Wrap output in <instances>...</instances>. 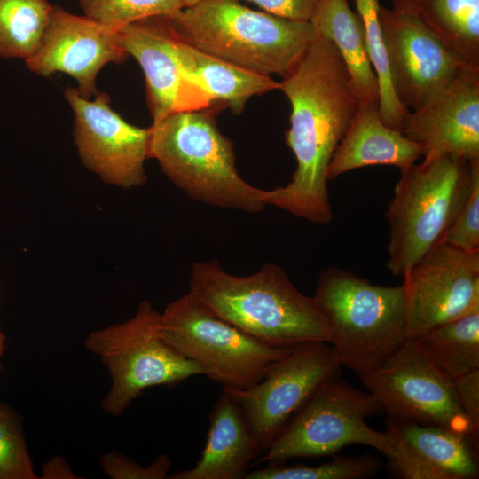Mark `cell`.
Instances as JSON below:
<instances>
[{"label":"cell","mask_w":479,"mask_h":479,"mask_svg":"<svg viewBox=\"0 0 479 479\" xmlns=\"http://www.w3.org/2000/svg\"><path fill=\"white\" fill-rule=\"evenodd\" d=\"M472 180L468 195L444 239L466 252L479 251V158L470 160Z\"/></svg>","instance_id":"cell-30"},{"label":"cell","mask_w":479,"mask_h":479,"mask_svg":"<svg viewBox=\"0 0 479 479\" xmlns=\"http://www.w3.org/2000/svg\"><path fill=\"white\" fill-rule=\"evenodd\" d=\"M385 218L389 224L386 266L404 275L434 247L461 209L470 190V161L443 155L400 170Z\"/></svg>","instance_id":"cell-6"},{"label":"cell","mask_w":479,"mask_h":479,"mask_svg":"<svg viewBox=\"0 0 479 479\" xmlns=\"http://www.w3.org/2000/svg\"><path fill=\"white\" fill-rule=\"evenodd\" d=\"M118 31L53 5L40 44L25 60L26 66L43 76L57 72L72 76L80 95L90 99L98 92L96 79L101 68L109 63L122 64L130 57Z\"/></svg>","instance_id":"cell-15"},{"label":"cell","mask_w":479,"mask_h":479,"mask_svg":"<svg viewBox=\"0 0 479 479\" xmlns=\"http://www.w3.org/2000/svg\"><path fill=\"white\" fill-rule=\"evenodd\" d=\"M41 478H77L67 462L61 457H54L43 467Z\"/></svg>","instance_id":"cell-34"},{"label":"cell","mask_w":479,"mask_h":479,"mask_svg":"<svg viewBox=\"0 0 479 479\" xmlns=\"http://www.w3.org/2000/svg\"><path fill=\"white\" fill-rule=\"evenodd\" d=\"M390 449L385 456L389 477L477 479L479 438L444 427L387 418Z\"/></svg>","instance_id":"cell-17"},{"label":"cell","mask_w":479,"mask_h":479,"mask_svg":"<svg viewBox=\"0 0 479 479\" xmlns=\"http://www.w3.org/2000/svg\"><path fill=\"white\" fill-rule=\"evenodd\" d=\"M160 315L148 301L139 303L129 320L90 333L86 348L106 366L112 385L102 408L119 416L143 390L175 385L193 376H205L204 368L173 349L162 339Z\"/></svg>","instance_id":"cell-8"},{"label":"cell","mask_w":479,"mask_h":479,"mask_svg":"<svg viewBox=\"0 0 479 479\" xmlns=\"http://www.w3.org/2000/svg\"><path fill=\"white\" fill-rule=\"evenodd\" d=\"M219 106L172 114L149 127L148 158L188 197L247 213L266 206L263 189L237 171L234 145L216 122Z\"/></svg>","instance_id":"cell-4"},{"label":"cell","mask_w":479,"mask_h":479,"mask_svg":"<svg viewBox=\"0 0 479 479\" xmlns=\"http://www.w3.org/2000/svg\"><path fill=\"white\" fill-rule=\"evenodd\" d=\"M162 339L200 365L223 388L245 389L258 383L294 348L267 345L224 319L188 292L160 315Z\"/></svg>","instance_id":"cell-7"},{"label":"cell","mask_w":479,"mask_h":479,"mask_svg":"<svg viewBox=\"0 0 479 479\" xmlns=\"http://www.w3.org/2000/svg\"><path fill=\"white\" fill-rule=\"evenodd\" d=\"M314 298L326 316L342 366L357 376L381 367L405 343V286L373 285L337 267L319 276Z\"/></svg>","instance_id":"cell-5"},{"label":"cell","mask_w":479,"mask_h":479,"mask_svg":"<svg viewBox=\"0 0 479 479\" xmlns=\"http://www.w3.org/2000/svg\"><path fill=\"white\" fill-rule=\"evenodd\" d=\"M453 385L466 417L479 436V369L453 380Z\"/></svg>","instance_id":"cell-32"},{"label":"cell","mask_w":479,"mask_h":479,"mask_svg":"<svg viewBox=\"0 0 479 479\" xmlns=\"http://www.w3.org/2000/svg\"><path fill=\"white\" fill-rule=\"evenodd\" d=\"M341 374L342 365L330 343L305 342L294 346L255 385L223 390L240 406L264 452L316 389Z\"/></svg>","instance_id":"cell-11"},{"label":"cell","mask_w":479,"mask_h":479,"mask_svg":"<svg viewBox=\"0 0 479 479\" xmlns=\"http://www.w3.org/2000/svg\"><path fill=\"white\" fill-rule=\"evenodd\" d=\"M288 20L310 21L321 0H245Z\"/></svg>","instance_id":"cell-33"},{"label":"cell","mask_w":479,"mask_h":479,"mask_svg":"<svg viewBox=\"0 0 479 479\" xmlns=\"http://www.w3.org/2000/svg\"><path fill=\"white\" fill-rule=\"evenodd\" d=\"M78 1L85 16L118 30L147 17H172L184 8L181 0Z\"/></svg>","instance_id":"cell-28"},{"label":"cell","mask_w":479,"mask_h":479,"mask_svg":"<svg viewBox=\"0 0 479 479\" xmlns=\"http://www.w3.org/2000/svg\"><path fill=\"white\" fill-rule=\"evenodd\" d=\"M412 12L452 53L479 67V0H393Z\"/></svg>","instance_id":"cell-23"},{"label":"cell","mask_w":479,"mask_h":479,"mask_svg":"<svg viewBox=\"0 0 479 479\" xmlns=\"http://www.w3.org/2000/svg\"><path fill=\"white\" fill-rule=\"evenodd\" d=\"M379 19L394 91L409 111L444 90L467 67L412 12L380 6Z\"/></svg>","instance_id":"cell-13"},{"label":"cell","mask_w":479,"mask_h":479,"mask_svg":"<svg viewBox=\"0 0 479 479\" xmlns=\"http://www.w3.org/2000/svg\"><path fill=\"white\" fill-rule=\"evenodd\" d=\"M402 133L422 147V161L479 158V67H465L424 106L409 111Z\"/></svg>","instance_id":"cell-18"},{"label":"cell","mask_w":479,"mask_h":479,"mask_svg":"<svg viewBox=\"0 0 479 479\" xmlns=\"http://www.w3.org/2000/svg\"><path fill=\"white\" fill-rule=\"evenodd\" d=\"M122 45L141 67L153 122L178 112L214 106L183 69L168 16H152L120 28Z\"/></svg>","instance_id":"cell-16"},{"label":"cell","mask_w":479,"mask_h":479,"mask_svg":"<svg viewBox=\"0 0 479 479\" xmlns=\"http://www.w3.org/2000/svg\"><path fill=\"white\" fill-rule=\"evenodd\" d=\"M421 157V145L407 138L402 131L384 124L378 108L359 105L334 153L327 179L373 165H392L403 170Z\"/></svg>","instance_id":"cell-20"},{"label":"cell","mask_w":479,"mask_h":479,"mask_svg":"<svg viewBox=\"0 0 479 479\" xmlns=\"http://www.w3.org/2000/svg\"><path fill=\"white\" fill-rule=\"evenodd\" d=\"M416 340L427 357L452 380L479 369V308Z\"/></svg>","instance_id":"cell-24"},{"label":"cell","mask_w":479,"mask_h":479,"mask_svg":"<svg viewBox=\"0 0 479 479\" xmlns=\"http://www.w3.org/2000/svg\"><path fill=\"white\" fill-rule=\"evenodd\" d=\"M336 47L349 74L359 105L379 109L380 89L365 41L363 20L347 0H321L310 20Z\"/></svg>","instance_id":"cell-21"},{"label":"cell","mask_w":479,"mask_h":479,"mask_svg":"<svg viewBox=\"0 0 479 479\" xmlns=\"http://www.w3.org/2000/svg\"><path fill=\"white\" fill-rule=\"evenodd\" d=\"M358 378L387 418L437 425L479 438L459 404L453 380L427 357L416 339L408 338L384 365Z\"/></svg>","instance_id":"cell-10"},{"label":"cell","mask_w":479,"mask_h":479,"mask_svg":"<svg viewBox=\"0 0 479 479\" xmlns=\"http://www.w3.org/2000/svg\"><path fill=\"white\" fill-rule=\"evenodd\" d=\"M52 7L47 0H0V58L32 57Z\"/></svg>","instance_id":"cell-25"},{"label":"cell","mask_w":479,"mask_h":479,"mask_svg":"<svg viewBox=\"0 0 479 479\" xmlns=\"http://www.w3.org/2000/svg\"><path fill=\"white\" fill-rule=\"evenodd\" d=\"M17 415L0 404V479H36Z\"/></svg>","instance_id":"cell-29"},{"label":"cell","mask_w":479,"mask_h":479,"mask_svg":"<svg viewBox=\"0 0 479 479\" xmlns=\"http://www.w3.org/2000/svg\"><path fill=\"white\" fill-rule=\"evenodd\" d=\"M407 333L419 338L479 308V251L440 243L403 278Z\"/></svg>","instance_id":"cell-14"},{"label":"cell","mask_w":479,"mask_h":479,"mask_svg":"<svg viewBox=\"0 0 479 479\" xmlns=\"http://www.w3.org/2000/svg\"><path fill=\"white\" fill-rule=\"evenodd\" d=\"M381 467V458L370 453L349 457L334 454L330 461L318 466L267 465L247 471L243 479H366L374 476Z\"/></svg>","instance_id":"cell-27"},{"label":"cell","mask_w":479,"mask_h":479,"mask_svg":"<svg viewBox=\"0 0 479 479\" xmlns=\"http://www.w3.org/2000/svg\"><path fill=\"white\" fill-rule=\"evenodd\" d=\"M279 90L291 106L285 137L296 168L285 186L263 190V200L310 223L328 224L333 220L328 167L359 106L349 74L334 43L316 31Z\"/></svg>","instance_id":"cell-1"},{"label":"cell","mask_w":479,"mask_h":479,"mask_svg":"<svg viewBox=\"0 0 479 479\" xmlns=\"http://www.w3.org/2000/svg\"><path fill=\"white\" fill-rule=\"evenodd\" d=\"M182 42L259 75L287 76L316 31L310 21L252 10L239 0H204L169 17Z\"/></svg>","instance_id":"cell-3"},{"label":"cell","mask_w":479,"mask_h":479,"mask_svg":"<svg viewBox=\"0 0 479 479\" xmlns=\"http://www.w3.org/2000/svg\"><path fill=\"white\" fill-rule=\"evenodd\" d=\"M64 96L75 114L74 142L82 164L108 185L123 189L144 185L149 127L126 122L112 108L104 91L90 100L68 86Z\"/></svg>","instance_id":"cell-12"},{"label":"cell","mask_w":479,"mask_h":479,"mask_svg":"<svg viewBox=\"0 0 479 479\" xmlns=\"http://www.w3.org/2000/svg\"><path fill=\"white\" fill-rule=\"evenodd\" d=\"M263 452L238 403L224 390L209 414L206 444L190 469L169 479H243L251 462Z\"/></svg>","instance_id":"cell-19"},{"label":"cell","mask_w":479,"mask_h":479,"mask_svg":"<svg viewBox=\"0 0 479 479\" xmlns=\"http://www.w3.org/2000/svg\"><path fill=\"white\" fill-rule=\"evenodd\" d=\"M4 342H5V337H4V334L0 331V358H1L2 354L4 352ZM0 371H1V364H0Z\"/></svg>","instance_id":"cell-35"},{"label":"cell","mask_w":479,"mask_h":479,"mask_svg":"<svg viewBox=\"0 0 479 479\" xmlns=\"http://www.w3.org/2000/svg\"><path fill=\"white\" fill-rule=\"evenodd\" d=\"M175 49L185 72L207 93L212 104L229 107L234 114H240L252 97L279 89V82L271 76L209 55L177 36Z\"/></svg>","instance_id":"cell-22"},{"label":"cell","mask_w":479,"mask_h":479,"mask_svg":"<svg viewBox=\"0 0 479 479\" xmlns=\"http://www.w3.org/2000/svg\"><path fill=\"white\" fill-rule=\"evenodd\" d=\"M357 12L365 27L370 60L380 89L378 113L387 126L401 131L403 121L409 110L398 100L390 80L387 51L379 19V0H355Z\"/></svg>","instance_id":"cell-26"},{"label":"cell","mask_w":479,"mask_h":479,"mask_svg":"<svg viewBox=\"0 0 479 479\" xmlns=\"http://www.w3.org/2000/svg\"><path fill=\"white\" fill-rule=\"evenodd\" d=\"M201 1H204V0H181L184 8L194 5Z\"/></svg>","instance_id":"cell-36"},{"label":"cell","mask_w":479,"mask_h":479,"mask_svg":"<svg viewBox=\"0 0 479 479\" xmlns=\"http://www.w3.org/2000/svg\"><path fill=\"white\" fill-rule=\"evenodd\" d=\"M189 292L216 314L273 347L331 343L329 323L314 296L302 294L278 264L247 276L226 272L216 260L195 262Z\"/></svg>","instance_id":"cell-2"},{"label":"cell","mask_w":479,"mask_h":479,"mask_svg":"<svg viewBox=\"0 0 479 479\" xmlns=\"http://www.w3.org/2000/svg\"><path fill=\"white\" fill-rule=\"evenodd\" d=\"M99 465L112 479H164L169 475L171 459L162 453L144 467L122 453L110 452L101 456Z\"/></svg>","instance_id":"cell-31"},{"label":"cell","mask_w":479,"mask_h":479,"mask_svg":"<svg viewBox=\"0 0 479 479\" xmlns=\"http://www.w3.org/2000/svg\"><path fill=\"white\" fill-rule=\"evenodd\" d=\"M384 413L378 399L335 377L323 382L257 463H286L296 458L336 454L343 447L364 444L386 456L390 449L385 431L373 429L365 420Z\"/></svg>","instance_id":"cell-9"}]
</instances>
